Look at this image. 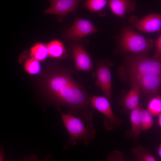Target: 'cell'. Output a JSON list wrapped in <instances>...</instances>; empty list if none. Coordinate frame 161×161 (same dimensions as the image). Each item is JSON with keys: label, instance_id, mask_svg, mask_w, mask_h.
<instances>
[{"label": "cell", "instance_id": "cell-1", "mask_svg": "<svg viewBox=\"0 0 161 161\" xmlns=\"http://www.w3.org/2000/svg\"><path fill=\"white\" fill-rule=\"evenodd\" d=\"M47 71L42 84V94L47 100L59 112L61 107L65 106L69 108L68 113L86 123L91 122L95 109L86 90L72 78V68L54 63Z\"/></svg>", "mask_w": 161, "mask_h": 161}, {"label": "cell", "instance_id": "cell-2", "mask_svg": "<svg viewBox=\"0 0 161 161\" xmlns=\"http://www.w3.org/2000/svg\"><path fill=\"white\" fill-rule=\"evenodd\" d=\"M64 124L70 137L64 148L68 149L76 145L77 140H80L83 144L87 145L90 140L95 139L96 133L91 122L86 123L79 118L73 115L60 112Z\"/></svg>", "mask_w": 161, "mask_h": 161}, {"label": "cell", "instance_id": "cell-3", "mask_svg": "<svg viewBox=\"0 0 161 161\" xmlns=\"http://www.w3.org/2000/svg\"><path fill=\"white\" fill-rule=\"evenodd\" d=\"M120 48L123 52L146 54L153 47V41L133 30V27L122 26L119 37Z\"/></svg>", "mask_w": 161, "mask_h": 161}, {"label": "cell", "instance_id": "cell-4", "mask_svg": "<svg viewBox=\"0 0 161 161\" xmlns=\"http://www.w3.org/2000/svg\"><path fill=\"white\" fill-rule=\"evenodd\" d=\"M128 70L131 79L148 75H161V58L146 54L128 55Z\"/></svg>", "mask_w": 161, "mask_h": 161}, {"label": "cell", "instance_id": "cell-5", "mask_svg": "<svg viewBox=\"0 0 161 161\" xmlns=\"http://www.w3.org/2000/svg\"><path fill=\"white\" fill-rule=\"evenodd\" d=\"M96 69L92 76L96 79L95 85L103 91L109 100H112V76L110 67L113 64L109 61L97 59Z\"/></svg>", "mask_w": 161, "mask_h": 161}, {"label": "cell", "instance_id": "cell-6", "mask_svg": "<svg viewBox=\"0 0 161 161\" xmlns=\"http://www.w3.org/2000/svg\"><path fill=\"white\" fill-rule=\"evenodd\" d=\"M90 102L93 107L106 117L103 124L108 130L119 126L121 124V119L114 114L109 99L106 96H93L90 97Z\"/></svg>", "mask_w": 161, "mask_h": 161}, {"label": "cell", "instance_id": "cell-7", "mask_svg": "<svg viewBox=\"0 0 161 161\" xmlns=\"http://www.w3.org/2000/svg\"><path fill=\"white\" fill-rule=\"evenodd\" d=\"M130 26L143 32L150 33L160 31L161 29V14H151L139 19L136 16H130L128 20Z\"/></svg>", "mask_w": 161, "mask_h": 161}, {"label": "cell", "instance_id": "cell-8", "mask_svg": "<svg viewBox=\"0 0 161 161\" xmlns=\"http://www.w3.org/2000/svg\"><path fill=\"white\" fill-rule=\"evenodd\" d=\"M97 29L94 25L88 20L77 18L67 32L66 39L77 41L94 33Z\"/></svg>", "mask_w": 161, "mask_h": 161}, {"label": "cell", "instance_id": "cell-9", "mask_svg": "<svg viewBox=\"0 0 161 161\" xmlns=\"http://www.w3.org/2000/svg\"><path fill=\"white\" fill-rule=\"evenodd\" d=\"M139 85L141 94L148 98L158 95L161 86V75H148L131 79Z\"/></svg>", "mask_w": 161, "mask_h": 161}, {"label": "cell", "instance_id": "cell-10", "mask_svg": "<svg viewBox=\"0 0 161 161\" xmlns=\"http://www.w3.org/2000/svg\"><path fill=\"white\" fill-rule=\"evenodd\" d=\"M72 53L75 65L78 71H88L93 68V64L90 55L84 47L76 44L72 47Z\"/></svg>", "mask_w": 161, "mask_h": 161}, {"label": "cell", "instance_id": "cell-11", "mask_svg": "<svg viewBox=\"0 0 161 161\" xmlns=\"http://www.w3.org/2000/svg\"><path fill=\"white\" fill-rule=\"evenodd\" d=\"M83 0H56L44 12L47 14L64 16L75 10Z\"/></svg>", "mask_w": 161, "mask_h": 161}, {"label": "cell", "instance_id": "cell-12", "mask_svg": "<svg viewBox=\"0 0 161 161\" xmlns=\"http://www.w3.org/2000/svg\"><path fill=\"white\" fill-rule=\"evenodd\" d=\"M108 3L112 12L123 19L125 14L132 13L136 6L135 0H109Z\"/></svg>", "mask_w": 161, "mask_h": 161}, {"label": "cell", "instance_id": "cell-13", "mask_svg": "<svg viewBox=\"0 0 161 161\" xmlns=\"http://www.w3.org/2000/svg\"><path fill=\"white\" fill-rule=\"evenodd\" d=\"M130 89L126 94L123 100V103L125 108L131 111L140 105L139 101L141 94L138 85L134 82H131Z\"/></svg>", "mask_w": 161, "mask_h": 161}, {"label": "cell", "instance_id": "cell-14", "mask_svg": "<svg viewBox=\"0 0 161 161\" xmlns=\"http://www.w3.org/2000/svg\"><path fill=\"white\" fill-rule=\"evenodd\" d=\"M141 108L140 105L130 111V120L131 123V133L134 137H139L142 131L140 118Z\"/></svg>", "mask_w": 161, "mask_h": 161}, {"label": "cell", "instance_id": "cell-15", "mask_svg": "<svg viewBox=\"0 0 161 161\" xmlns=\"http://www.w3.org/2000/svg\"><path fill=\"white\" fill-rule=\"evenodd\" d=\"M47 47L48 55L52 58H60L64 53L65 49L63 44L58 40L51 41L47 45Z\"/></svg>", "mask_w": 161, "mask_h": 161}, {"label": "cell", "instance_id": "cell-16", "mask_svg": "<svg viewBox=\"0 0 161 161\" xmlns=\"http://www.w3.org/2000/svg\"><path fill=\"white\" fill-rule=\"evenodd\" d=\"M132 152L137 161H156L157 160L149 151L141 145L133 148Z\"/></svg>", "mask_w": 161, "mask_h": 161}, {"label": "cell", "instance_id": "cell-17", "mask_svg": "<svg viewBox=\"0 0 161 161\" xmlns=\"http://www.w3.org/2000/svg\"><path fill=\"white\" fill-rule=\"evenodd\" d=\"M30 55L39 61H43L49 55L47 46L42 43H37L30 49Z\"/></svg>", "mask_w": 161, "mask_h": 161}, {"label": "cell", "instance_id": "cell-18", "mask_svg": "<svg viewBox=\"0 0 161 161\" xmlns=\"http://www.w3.org/2000/svg\"><path fill=\"white\" fill-rule=\"evenodd\" d=\"M108 0H86L83 4L84 7L92 13L105 10Z\"/></svg>", "mask_w": 161, "mask_h": 161}, {"label": "cell", "instance_id": "cell-19", "mask_svg": "<svg viewBox=\"0 0 161 161\" xmlns=\"http://www.w3.org/2000/svg\"><path fill=\"white\" fill-rule=\"evenodd\" d=\"M140 118L142 131H146L151 129L154 124L153 116L147 110L141 108Z\"/></svg>", "mask_w": 161, "mask_h": 161}, {"label": "cell", "instance_id": "cell-20", "mask_svg": "<svg viewBox=\"0 0 161 161\" xmlns=\"http://www.w3.org/2000/svg\"><path fill=\"white\" fill-rule=\"evenodd\" d=\"M147 109L153 116H158L161 113V96L158 95L151 98Z\"/></svg>", "mask_w": 161, "mask_h": 161}, {"label": "cell", "instance_id": "cell-21", "mask_svg": "<svg viewBox=\"0 0 161 161\" xmlns=\"http://www.w3.org/2000/svg\"><path fill=\"white\" fill-rule=\"evenodd\" d=\"M24 68L25 71L30 74H36L39 72L41 69L39 61L31 57L25 62Z\"/></svg>", "mask_w": 161, "mask_h": 161}, {"label": "cell", "instance_id": "cell-22", "mask_svg": "<svg viewBox=\"0 0 161 161\" xmlns=\"http://www.w3.org/2000/svg\"><path fill=\"white\" fill-rule=\"evenodd\" d=\"M156 51L154 57L161 58V34L157 39L155 43Z\"/></svg>", "mask_w": 161, "mask_h": 161}, {"label": "cell", "instance_id": "cell-23", "mask_svg": "<svg viewBox=\"0 0 161 161\" xmlns=\"http://www.w3.org/2000/svg\"><path fill=\"white\" fill-rule=\"evenodd\" d=\"M158 123L160 127L161 128V113L158 116Z\"/></svg>", "mask_w": 161, "mask_h": 161}, {"label": "cell", "instance_id": "cell-24", "mask_svg": "<svg viewBox=\"0 0 161 161\" xmlns=\"http://www.w3.org/2000/svg\"><path fill=\"white\" fill-rule=\"evenodd\" d=\"M157 153L158 155L161 159V143L159 146Z\"/></svg>", "mask_w": 161, "mask_h": 161}, {"label": "cell", "instance_id": "cell-25", "mask_svg": "<svg viewBox=\"0 0 161 161\" xmlns=\"http://www.w3.org/2000/svg\"><path fill=\"white\" fill-rule=\"evenodd\" d=\"M51 4H52L56 0H49Z\"/></svg>", "mask_w": 161, "mask_h": 161}, {"label": "cell", "instance_id": "cell-26", "mask_svg": "<svg viewBox=\"0 0 161 161\" xmlns=\"http://www.w3.org/2000/svg\"><path fill=\"white\" fill-rule=\"evenodd\" d=\"M160 1H161V0H159Z\"/></svg>", "mask_w": 161, "mask_h": 161}]
</instances>
